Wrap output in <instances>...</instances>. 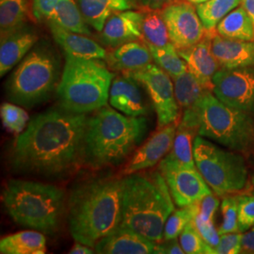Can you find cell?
Returning a JSON list of instances; mask_svg holds the SVG:
<instances>
[{
  "instance_id": "obj_1",
  "label": "cell",
  "mask_w": 254,
  "mask_h": 254,
  "mask_svg": "<svg viewBox=\"0 0 254 254\" xmlns=\"http://www.w3.org/2000/svg\"><path fill=\"white\" fill-rule=\"evenodd\" d=\"M88 120L62 107L38 114L12 145V169L53 178L71 174L85 161Z\"/></svg>"
},
{
  "instance_id": "obj_2",
  "label": "cell",
  "mask_w": 254,
  "mask_h": 254,
  "mask_svg": "<svg viewBox=\"0 0 254 254\" xmlns=\"http://www.w3.org/2000/svg\"><path fill=\"white\" fill-rule=\"evenodd\" d=\"M122 221V180L95 178L74 187L68 199L70 234L94 248Z\"/></svg>"
},
{
  "instance_id": "obj_3",
  "label": "cell",
  "mask_w": 254,
  "mask_h": 254,
  "mask_svg": "<svg viewBox=\"0 0 254 254\" xmlns=\"http://www.w3.org/2000/svg\"><path fill=\"white\" fill-rule=\"evenodd\" d=\"M169 186L160 172L137 173L122 179L121 224L160 243L165 224L175 210Z\"/></svg>"
},
{
  "instance_id": "obj_4",
  "label": "cell",
  "mask_w": 254,
  "mask_h": 254,
  "mask_svg": "<svg viewBox=\"0 0 254 254\" xmlns=\"http://www.w3.org/2000/svg\"><path fill=\"white\" fill-rule=\"evenodd\" d=\"M146 130L145 118L125 116L103 107L88 120L85 161L93 168L122 163L141 141Z\"/></svg>"
},
{
  "instance_id": "obj_5",
  "label": "cell",
  "mask_w": 254,
  "mask_h": 254,
  "mask_svg": "<svg viewBox=\"0 0 254 254\" xmlns=\"http://www.w3.org/2000/svg\"><path fill=\"white\" fill-rule=\"evenodd\" d=\"M65 195L60 188L39 182L9 180L2 201L17 224L44 234H53L64 215Z\"/></svg>"
},
{
  "instance_id": "obj_6",
  "label": "cell",
  "mask_w": 254,
  "mask_h": 254,
  "mask_svg": "<svg viewBox=\"0 0 254 254\" xmlns=\"http://www.w3.org/2000/svg\"><path fill=\"white\" fill-rule=\"evenodd\" d=\"M113 73L102 60L65 55V64L57 87L60 107L88 114L107 106Z\"/></svg>"
},
{
  "instance_id": "obj_7",
  "label": "cell",
  "mask_w": 254,
  "mask_h": 254,
  "mask_svg": "<svg viewBox=\"0 0 254 254\" xmlns=\"http://www.w3.org/2000/svg\"><path fill=\"white\" fill-rule=\"evenodd\" d=\"M60 59L45 42L38 43L19 63L6 84L9 100L31 109L44 103L57 90Z\"/></svg>"
},
{
  "instance_id": "obj_8",
  "label": "cell",
  "mask_w": 254,
  "mask_h": 254,
  "mask_svg": "<svg viewBox=\"0 0 254 254\" xmlns=\"http://www.w3.org/2000/svg\"><path fill=\"white\" fill-rule=\"evenodd\" d=\"M198 135L237 152L254 147V114L232 108L207 91L194 106Z\"/></svg>"
},
{
  "instance_id": "obj_9",
  "label": "cell",
  "mask_w": 254,
  "mask_h": 254,
  "mask_svg": "<svg viewBox=\"0 0 254 254\" xmlns=\"http://www.w3.org/2000/svg\"><path fill=\"white\" fill-rule=\"evenodd\" d=\"M194 159L200 174L218 196H226L245 188L248 171L240 154L223 150L198 136L194 139Z\"/></svg>"
},
{
  "instance_id": "obj_10",
  "label": "cell",
  "mask_w": 254,
  "mask_h": 254,
  "mask_svg": "<svg viewBox=\"0 0 254 254\" xmlns=\"http://www.w3.org/2000/svg\"><path fill=\"white\" fill-rule=\"evenodd\" d=\"M123 73L145 88L157 116V129L176 122L180 107L175 98L174 84L168 73L153 64L136 71Z\"/></svg>"
},
{
  "instance_id": "obj_11",
  "label": "cell",
  "mask_w": 254,
  "mask_h": 254,
  "mask_svg": "<svg viewBox=\"0 0 254 254\" xmlns=\"http://www.w3.org/2000/svg\"><path fill=\"white\" fill-rule=\"evenodd\" d=\"M158 171L167 182L173 201L178 207L199 202L212 194L197 167L179 163L166 155L159 162Z\"/></svg>"
},
{
  "instance_id": "obj_12",
  "label": "cell",
  "mask_w": 254,
  "mask_h": 254,
  "mask_svg": "<svg viewBox=\"0 0 254 254\" xmlns=\"http://www.w3.org/2000/svg\"><path fill=\"white\" fill-rule=\"evenodd\" d=\"M213 92L227 106L254 114V66L219 69L213 77Z\"/></svg>"
},
{
  "instance_id": "obj_13",
  "label": "cell",
  "mask_w": 254,
  "mask_h": 254,
  "mask_svg": "<svg viewBox=\"0 0 254 254\" xmlns=\"http://www.w3.org/2000/svg\"><path fill=\"white\" fill-rule=\"evenodd\" d=\"M171 42L177 50L196 45L205 36L196 7L187 0H177L161 9Z\"/></svg>"
},
{
  "instance_id": "obj_14",
  "label": "cell",
  "mask_w": 254,
  "mask_h": 254,
  "mask_svg": "<svg viewBox=\"0 0 254 254\" xmlns=\"http://www.w3.org/2000/svg\"><path fill=\"white\" fill-rule=\"evenodd\" d=\"M177 127L175 123H173L158 129V131L136 151L131 160L126 165L123 174L127 176L138 173L159 163L173 148Z\"/></svg>"
},
{
  "instance_id": "obj_15",
  "label": "cell",
  "mask_w": 254,
  "mask_h": 254,
  "mask_svg": "<svg viewBox=\"0 0 254 254\" xmlns=\"http://www.w3.org/2000/svg\"><path fill=\"white\" fill-rule=\"evenodd\" d=\"M143 10L126 9L113 12L107 19L100 32V41L106 46L115 48L127 43L141 40Z\"/></svg>"
},
{
  "instance_id": "obj_16",
  "label": "cell",
  "mask_w": 254,
  "mask_h": 254,
  "mask_svg": "<svg viewBox=\"0 0 254 254\" xmlns=\"http://www.w3.org/2000/svg\"><path fill=\"white\" fill-rule=\"evenodd\" d=\"M217 32L206 31L205 36L196 45L178 50L182 59L186 62L188 70L210 91H213V77L219 70V64L212 52V38Z\"/></svg>"
},
{
  "instance_id": "obj_17",
  "label": "cell",
  "mask_w": 254,
  "mask_h": 254,
  "mask_svg": "<svg viewBox=\"0 0 254 254\" xmlns=\"http://www.w3.org/2000/svg\"><path fill=\"white\" fill-rule=\"evenodd\" d=\"M157 249L158 243L122 224L94 246L100 254H157Z\"/></svg>"
},
{
  "instance_id": "obj_18",
  "label": "cell",
  "mask_w": 254,
  "mask_h": 254,
  "mask_svg": "<svg viewBox=\"0 0 254 254\" xmlns=\"http://www.w3.org/2000/svg\"><path fill=\"white\" fill-rule=\"evenodd\" d=\"M36 29L27 24L1 37L0 74L4 76L27 56L38 43Z\"/></svg>"
},
{
  "instance_id": "obj_19",
  "label": "cell",
  "mask_w": 254,
  "mask_h": 254,
  "mask_svg": "<svg viewBox=\"0 0 254 254\" xmlns=\"http://www.w3.org/2000/svg\"><path fill=\"white\" fill-rule=\"evenodd\" d=\"M211 47L220 69L254 66V41L228 39L216 32Z\"/></svg>"
},
{
  "instance_id": "obj_20",
  "label": "cell",
  "mask_w": 254,
  "mask_h": 254,
  "mask_svg": "<svg viewBox=\"0 0 254 254\" xmlns=\"http://www.w3.org/2000/svg\"><path fill=\"white\" fill-rule=\"evenodd\" d=\"M138 85V82L125 74L114 78L109 93L111 107L127 116L141 117L146 115L148 107Z\"/></svg>"
},
{
  "instance_id": "obj_21",
  "label": "cell",
  "mask_w": 254,
  "mask_h": 254,
  "mask_svg": "<svg viewBox=\"0 0 254 254\" xmlns=\"http://www.w3.org/2000/svg\"><path fill=\"white\" fill-rule=\"evenodd\" d=\"M52 36L62 47L64 54L84 59L106 60L107 50L87 35L68 31L52 22H48Z\"/></svg>"
},
{
  "instance_id": "obj_22",
  "label": "cell",
  "mask_w": 254,
  "mask_h": 254,
  "mask_svg": "<svg viewBox=\"0 0 254 254\" xmlns=\"http://www.w3.org/2000/svg\"><path fill=\"white\" fill-rule=\"evenodd\" d=\"M106 61L112 70L127 73L139 70L154 60L149 46L143 41H134L113 48L108 52Z\"/></svg>"
},
{
  "instance_id": "obj_23",
  "label": "cell",
  "mask_w": 254,
  "mask_h": 254,
  "mask_svg": "<svg viewBox=\"0 0 254 254\" xmlns=\"http://www.w3.org/2000/svg\"><path fill=\"white\" fill-rule=\"evenodd\" d=\"M77 3L87 23L98 32L113 12L137 7L135 0H77Z\"/></svg>"
},
{
  "instance_id": "obj_24",
  "label": "cell",
  "mask_w": 254,
  "mask_h": 254,
  "mask_svg": "<svg viewBox=\"0 0 254 254\" xmlns=\"http://www.w3.org/2000/svg\"><path fill=\"white\" fill-rule=\"evenodd\" d=\"M46 21L52 22L68 31L91 36L89 24L75 0H60Z\"/></svg>"
},
{
  "instance_id": "obj_25",
  "label": "cell",
  "mask_w": 254,
  "mask_h": 254,
  "mask_svg": "<svg viewBox=\"0 0 254 254\" xmlns=\"http://www.w3.org/2000/svg\"><path fill=\"white\" fill-rule=\"evenodd\" d=\"M2 254H44L46 253V239L39 231H22L6 236L0 241Z\"/></svg>"
},
{
  "instance_id": "obj_26",
  "label": "cell",
  "mask_w": 254,
  "mask_h": 254,
  "mask_svg": "<svg viewBox=\"0 0 254 254\" xmlns=\"http://www.w3.org/2000/svg\"><path fill=\"white\" fill-rule=\"evenodd\" d=\"M218 34L228 39L254 41V26L245 9L241 6L233 9L218 23Z\"/></svg>"
},
{
  "instance_id": "obj_27",
  "label": "cell",
  "mask_w": 254,
  "mask_h": 254,
  "mask_svg": "<svg viewBox=\"0 0 254 254\" xmlns=\"http://www.w3.org/2000/svg\"><path fill=\"white\" fill-rule=\"evenodd\" d=\"M142 10L144 16L141 25V41H143L147 46L156 47H162L172 43L161 9Z\"/></svg>"
},
{
  "instance_id": "obj_28",
  "label": "cell",
  "mask_w": 254,
  "mask_h": 254,
  "mask_svg": "<svg viewBox=\"0 0 254 254\" xmlns=\"http://www.w3.org/2000/svg\"><path fill=\"white\" fill-rule=\"evenodd\" d=\"M173 80L175 98L179 107L184 110L194 107L210 91L189 70Z\"/></svg>"
},
{
  "instance_id": "obj_29",
  "label": "cell",
  "mask_w": 254,
  "mask_h": 254,
  "mask_svg": "<svg viewBox=\"0 0 254 254\" xmlns=\"http://www.w3.org/2000/svg\"><path fill=\"white\" fill-rule=\"evenodd\" d=\"M241 2L242 0H207L196 5V9L205 30L214 31L218 23Z\"/></svg>"
},
{
  "instance_id": "obj_30",
  "label": "cell",
  "mask_w": 254,
  "mask_h": 254,
  "mask_svg": "<svg viewBox=\"0 0 254 254\" xmlns=\"http://www.w3.org/2000/svg\"><path fill=\"white\" fill-rule=\"evenodd\" d=\"M28 16L27 0H0L1 37L23 26Z\"/></svg>"
},
{
  "instance_id": "obj_31",
  "label": "cell",
  "mask_w": 254,
  "mask_h": 254,
  "mask_svg": "<svg viewBox=\"0 0 254 254\" xmlns=\"http://www.w3.org/2000/svg\"><path fill=\"white\" fill-rule=\"evenodd\" d=\"M153 60L157 66L168 73L173 79L188 71L186 62L182 59L178 50L172 43L162 47L148 46Z\"/></svg>"
},
{
  "instance_id": "obj_32",
  "label": "cell",
  "mask_w": 254,
  "mask_h": 254,
  "mask_svg": "<svg viewBox=\"0 0 254 254\" xmlns=\"http://www.w3.org/2000/svg\"><path fill=\"white\" fill-rule=\"evenodd\" d=\"M195 134V131L178 126L173 148L167 156L179 163L196 167L194 159V142L192 143Z\"/></svg>"
},
{
  "instance_id": "obj_33",
  "label": "cell",
  "mask_w": 254,
  "mask_h": 254,
  "mask_svg": "<svg viewBox=\"0 0 254 254\" xmlns=\"http://www.w3.org/2000/svg\"><path fill=\"white\" fill-rule=\"evenodd\" d=\"M199 202L185 207H180L178 210H174L165 224L164 240L177 238L181 235L184 229L187 227V225L194 220V218L199 214Z\"/></svg>"
},
{
  "instance_id": "obj_34",
  "label": "cell",
  "mask_w": 254,
  "mask_h": 254,
  "mask_svg": "<svg viewBox=\"0 0 254 254\" xmlns=\"http://www.w3.org/2000/svg\"><path fill=\"white\" fill-rule=\"evenodd\" d=\"M180 244L188 254H215L214 248L203 239L194 220L190 222L180 235Z\"/></svg>"
},
{
  "instance_id": "obj_35",
  "label": "cell",
  "mask_w": 254,
  "mask_h": 254,
  "mask_svg": "<svg viewBox=\"0 0 254 254\" xmlns=\"http://www.w3.org/2000/svg\"><path fill=\"white\" fill-rule=\"evenodd\" d=\"M3 126L10 132L20 135L27 127L28 115L25 109L13 104L4 103L0 109Z\"/></svg>"
},
{
  "instance_id": "obj_36",
  "label": "cell",
  "mask_w": 254,
  "mask_h": 254,
  "mask_svg": "<svg viewBox=\"0 0 254 254\" xmlns=\"http://www.w3.org/2000/svg\"><path fill=\"white\" fill-rule=\"evenodd\" d=\"M221 211L223 215V222L218 229L220 236L237 233L238 228V201L237 197H226L222 200Z\"/></svg>"
},
{
  "instance_id": "obj_37",
  "label": "cell",
  "mask_w": 254,
  "mask_h": 254,
  "mask_svg": "<svg viewBox=\"0 0 254 254\" xmlns=\"http://www.w3.org/2000/svg\"><path fill=\"white\" fill-rule=\"evenodd\" d=\"M239 232H247L254 227V192L237 196Z\"/></svg>"
},
{
  "instance_id": "obj_38",
  "label": "cell",
  "mask_w": 254,
  "mask_h": 254,
  "mask_svg": "<svg viewBox=\"0 0 254 254\" xmlns=\"http://www.w3.org/2000/svg\"><path fill=\"white\" fill-rule=\"evenodd\" d=\"M242 236L237 233H230L220 236L218 246L214 248L216 254H237L242 251Z\"/></svg>"
},
{
  "instance_id": "obj_39",
  "label": "cell",
  "mask_w": 254,
  "mask_h": 254,
  "mask_svg": "<svg viewBox=\"0 0 254 254\" xmlns=\"http://www.w3.org/2000/svg\"><path fill=\"white\" fill-rule=\"evenodd\" d=\"M194 223L203 239L208 243L209 245L215 248L218 246L220 240V235L214 226L213 220L210 221H203L198 216L194 218Z\"/></svg>"
},
{
  "instance_id": "obj_40",
  "label": "cell",
  "mask_w": 254,
  "mask_h": 254,
  "mask_svg": "<svg viewBox=\"0 0 254 254\" xmlns=\"http://www.w3.org/2000/svg\"><path fill=\"white\" fill-rule=\"evenodd\" d=\"M60 0H31V16L36 21L47 20Z\"/></svg>"
},
{
  "instance_id": "obj_41",
  "label": "cell",
  "mask_w": 254,
  "mask_h": 254,
  "mask_svg": "<svg viewBox=\"0 0 254 254\" xmlns=\"http://www.w3.org/2000/svg\"><path fill=\"white\" fill-rule=\"evenodd\" d=\"M199 205L200 211L197 216L203 221H210L214 218L215 213L217 212L219 205V201L218 199L210 194L199 201Z\"/></svg>"
},
{
  "instance_id": "obj_42",
  "label": "cell",
  "mask_w": 254,
  "mask_h": 254,
  "mask_svg": "<svg viewBox=\"0 0 254 254\" xmlns=\"http://www.w3.org/2000/svg\"><path fill=\"white\" fill-rule=\"evenodd\" d=\"M185 254L181 244L175 239L165 240L164 243H158L157 254Z\"/></svg>"
},
{
  "instance_id": "obj_43",
  "label": "cell",
  "mask_w": 254,
  "mask_h": 254,
  "mask_svg": "<svg viewBox=\"0 0 254 254\" xmlns=\"http://www.w3.org/2000/svg\"><path fill=\"white\" fill-rule=\"evenodd\" d=\"M177 0H135L137 7L142 9H163Z\"/></svg>"
},
{
  "instance_id": "obj_44",
  "label": "cell",
  "mask_w": 254,
  "mask_h": 254,
  "mask_svg": "<svg viewBox=\"0 0 254 254\" xmlns=\"http://www.w3.org/2000/svg\"><path fill=\"white\" fill-rule=\"evenodd\" d=\"M242 251L247 254H254V227L242 236Z\"/></svg>"
},
{
  "instance_id": "obj_45",
  "label": "cell",
  "mask_w": 254,
  "mask_h": 254,
  "mask_svg": "<svg viewBox=\"0 0 254 254\" xmlns=\"http://www.w3.org/2000/svg\"><path fill=\"white\" fill-rule=\"evenodd\" d=\"M94 253H95V251H93L91 249V247L85 245V244L77 242V241H75L73 248L69 252L70 254H92Z\"/></svg>"
},
{
  "instance_id": "obj_46",
  "label": "cell",
  "mask_w": 254,
  "mask_h": 254,
  "mask_svg": "<svg viewBox=\"0 0 254 254\" xmlns=\"http://www.w3.org/2000/svg\"><path fill=\"white\" fill-rule=\"evenodd\" d=\"M241 6L245 9L252 19L254 26V0H242Z\"/></svg>"
},
{
  "instance_id": "obj_47",
  "label": "cell",
  "mask_w": 254,
  "mask_h": 254,
  "mask_svg": "<svg viewBox=\"0 0 254 254\" xmlns=\"http://www.w3.org/2000/svg\"><path fill=\"white\" fill-rule=\"evenodd\" d=\"M187 1L190 2L191 4H193V5H198V4L203 3V2H205L207 0H187Z\"/></svg>"
},
{
  "instance_id": "obj_48",
  "label": "cell",
  "mask_w": 254,
  "mask_h": 254,
  "mask_svg": "<svg viewBox=\"0 0 254 254\" xmlns=\"http://www.w3.org/2000/svg\"><path fill=\"white\" fill-rule=\"evenodd\" d=\"M253 184H254V176H253Z\"/></svg>"
}]
</instances>
